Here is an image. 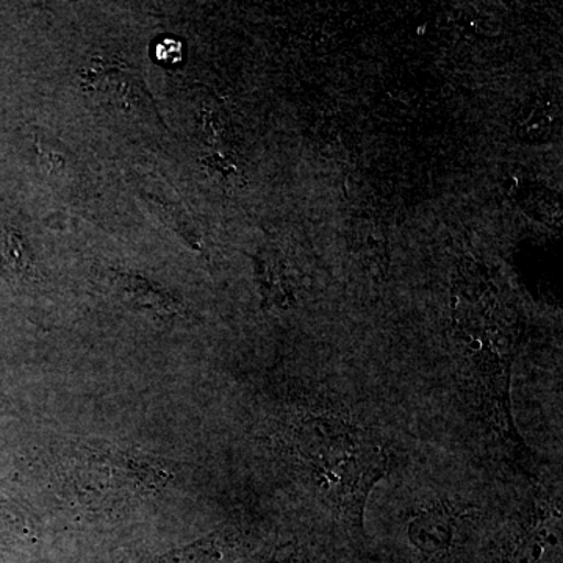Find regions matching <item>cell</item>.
Here are the masks:
<instances>
[{"label":"cell","instance_id":"cell-1","mask_svg":"<svg viewBox=\"0 0 563 563\" xmlns=\"http://www.w3.org/2000/svg\"><path fill=\"white\" fill-rule=\"evenodd\" d=\"M292 444L317 488L339 504L357 507V512L387 470L383 443L344 415L328 410L302 415Z\"/></svg>","mask_w":563,"mask_h":563},{"label":"cell","instance_id":"cell-2","mask_svg":"<svg viewBox=\"0 0 563 563\" xmlns=\"http://www.w3.org/2000/svg\"><path fill=\"white\" fill-rule=\"evenodd\" d=\"M518 528L510 563H562V521L558 509L529 510Z\"/></svg>","mask_w":563,"mask_h":563},{"label":"cell","instance_id":"cell-3","mask_svg":"<svg viewBox=\"0 0 563 563\" xmlns=\"http://www.w3.org/2000/svg\"><path fill=\"white\" fill-rule=\"evenodd\" d=\"M457 518V510L446 501H432L413 507L407 523L410 543L428 558L443 555L453 548Z\"/></svg>","mask_w":563,"mask_h":563},{"label":"cell","instance_id":"cell-4","mask_svg":"<svg viewBox=\"0 0 563 563\" xmlns=\"http://www.w3.org/2000/svg\"><path fill=\"white\" fill-rule=\"evenodd\" d=\"M232 550L228 539L221 533H210L198 542L185 544L141 563H229Z\"/></svg>","mask_w":563,"mask_h":563},{"label":"cell","instance_id":"cell-5","mask_svg":"<svg viewBox=\"0 0 563 563\" xmlns=\"http://www.w3.org/2000/svg\"><path fill=\"white\" fill-rule=\"evenodd\" d=\"M0 266L13 279L31 276V255L20 236L7 229H0Z\"/></svg>","mask_w":563,"mask_h":563},{"label":"cell","instance_id":"cell-6","mask_svg":"<svg viewBox=\"0 0 563 563\" xmlns=\"http://www.w3.org/2000/svg\"><path fill=\"white\" fill-rule=\"evenodd\" d=\"M180 43L173 40H166L157 47L158 60L166 63H176L180 60Z\"/></svg>","mask_w":563,"mask_h":563},{"label":"cell","instance_id":"cell-7","mask_svg":"<svg viewBox=\"0 0 563 563\" xmlns=\"http://www.w3.org/2000/svg\"><path fill=\"white\" fill-rule=\"evenodd\" d=\"M9 402H7L5 399H3L2 396H0V415H5L7 412H9Z\"/></svg>","mask_w":563,"mask_h":563}]
</instances>
